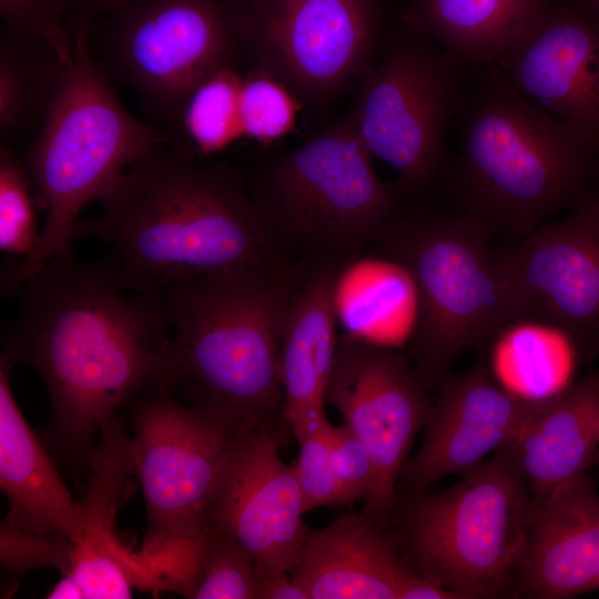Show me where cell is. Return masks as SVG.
<instances>
[{
    "mask_svg": "<svg viewBox=\"0 0 599 599\" xmlns=\"http://www.w3.org/2000/svg\"><path fill=\"white\" fill-rule=\"evenodd\" d=\"M19 293L0 357L43 378L51 417L40 437L55 461L79 477L120 408L170 382L173 341L164 296L126 290L109 256L83 262L72 246Z\"/></svg>",
    "mask_w": 599,
    "mask_h": 599,
    "instance_id": "6da1fadb",
    "label": "cell"
},
{
    "mask_svg": "<svg viewBox=\"0 0 599 599\" xmlns=\"http://www.w3.org/2000/svg\"><path fill=\"white\" fill-rule=\"evenodd\" d=\"M79 220L73 240L110 252L124 287L164 296L186 280L287 264L272 243L250 189L225 163L201 164L159 148L142 158Z\"/></svg>",
    "mask_w": 599,
    "mask_h": 599,
    "instance_id": "7a4b0ae2",
    "label": "cell"
},
{
    "mask_svg": "<svg viewBox=\"0 0 599 599\" xmlns=\"http://www.w3.org/2000/svg\"><path fill=\"white\" fill-rule=\"evenodd\" d=\"M302 274L254 267L179 282L164 295L173 341L169 387L237 438L285 440L280 359Z\"/></svg>",
    "mask_w": 599,
    "mask_h": 599,
    "instance_id": "3957f363",
    "label": "cell"
},
{
    "mask_svg": "<svg viewBox=\"0 0 599 599\" xmlns=\"http://www.w3.org/2000/svg\"><path fill=\"white\" fill-rule=\"evenodd\" d=\"M480 68L459 125L454 209L475 215L495 235L518 238L593 195L598 154L496 63Z\"/></svg>",
    "mask_w": 599,
    "mask_h": 599,
    "instance_id": "277c9868",
    "label": "cell"
},
{
    "mask_svg": "<svg viewBox=\"0 0 599 599\" xmlns=\"http://www.w3.org/2000/svg\"><path fill=\"white\" fill-rule=\"evenodd\" d=\"M91 27L73 32V55L58 94L23 165L44 212L37 247L7 265L2 291L19 292L53 256L72 246L82 210L100 201L132 164L161 146L166 136L138 120L110 85L93 57Z\"/></svg>",
    "mask_w": 599,
    "mask_h": 599,
    "instance_id": "5b68a950",
    "label": "cell"
},
{
    "mask_svg": "<svg viewBox=\"0 0 599 599\" xmlns=\"http://www.w3.org/2000/svg\"><path fill=\"white\" fill-rule=\"evenodd\" d=\"M494 236L483 221L457 209H400L370 241L414 285L417 308L405 353L428 392L463 354L517 322Z\"/></svg>",
    "mask_w": 599,
    "mask_h": 599,
    "instance_id": "8992f818",
    "label": "cell"
},
{
    "mask_svg": "<svg viewBox=\"0 0 599 599\" xmlns=\"http://www.w3.org/2000/svg\"><path fill=\"white\" fill-rule=\"evenodd\" d=\"M248 189L283 256L346 268L402 209L396 193L377 175L352 111L266 162Z\"/></svg>",
    "mask_w": 599,
    "mask_h": 599,
    "instance_id": "52a82bcc",
    "label": "cell"
},
{
    "mask_svg": "<svg viewBox=\"0 0 599 599\" xmlns=\"http://www.w3.org/2000/svg\"><path fill=\"white\" fill-rule=\"evenodd\" d=\"M532 500L499 450L451 486L396 494L388 525L407 566L460 599L510 598Z\"/></svg>",
    "mask_w": 599,
    "mask_h": 599,
    "instance_id": "ba28073f",
    "label": "cell"
},
{
    "mask_svg": "<svg viewBox=\"0 0 599 599\" xmlns=\"http://www.w3.org/2000/svg\"><path fill=\"white\" fill-rule=\"evenodd\" d=\"M123 408L146 510L138 556L161 585L176 583L200 559L210 508L244 439L183 403L166 386L139 394Z\"/></svg>",
    "mask_w": 599,
    "mask_h": 599,
    "instance_id": "9c48e42d",
    "label": "cell"
},
{
    "mask_svg": "<svg viewBox=\"0 0 599 599\" xmlns=\"http://www.w3.org/2000/svg\"><path fill=\"white\" fill-rule=\"evenodd\" d=\"M459 64L406 26L359 81L352 109L357 133L408 195L424 194L443 171L446 133L461 105Z\"/></svg>",
    "mask_w": 599,
    "mask_h": 599,
    "instance_id": "30bf717a",
    "label": "cell"
},
{
    "mask_svg": "<svg viewBox=\"0 0 599 599\" xmlns=\"http://www.w3.org/2000/svg\"><path fill=\"white\" fill-rule=\"evenodd\" d=\"M92 26L114 72L172 121L190 93L233 67L242 49L240 0H131Z\"/></svg>",
    "mask_w": 599,
    "mask_h": 599,
    "instance_id": "8fae6325",
    "label": "cell"
},
{
    "mask_svg": "<svg viewBox=\"0 0 599 599\" xmlns=\"http://www.w3.org/2000/svg\"><path fill=\"white\" fill-rule=\"evenodd\" d=\"M382 0H240L242 49L252 67L324 105L372 67Z\"/></svg>",
    "mask_w": 599,
    "mask_h": 599,
    "instance_id": "7c38bea8",
    "label": "cell"
},
{
    "mask_svg": "<svg viewBox=\"0 0 599 599\" xmlns=\"http://www.w3.org/2000/svg\"><path fill=\"white\" fill-rule=\"evenodd\" d=\"M495 261L517 321L559 333L578 361L599 357V196L559 221L495 244Z\"/></svg>",
    "mask_w": 599,
    "mask_h": 599,
    "instance_id": "4fadbf2b",
    "label": "cell"
},
{
    "mask_svg": "<svg viewBox=\"0 0 599 599\" xmlns=\"http://www.w3.org/2000/svg\"><path fill=\"white\" fill-rule=\"evenodd\" d=\"M325 404L367 447L375 483L363 511L387 526L400 471L432 404L428 390L405 352L349 334L338 337Z\"/></svg>",
    "mask_w": 599,
    "mask_h": 599,
    "instance_id": "5bb4252c",
    "label": "cell"
},
{
    "mask_svg": "<svg viewBox=\"0 0 599 599\" xmlns=\"http://www.w3.org/2000/svg\"><path fill=\"white\" fill-rule=\"evenodd\" d=\"M435 392L423 443L406 460L397 493L426 491L447 476L468 471L507 443L545 400L506 389L485 354L463 373L447 375Z\"/></svg>",
    "mask_w": 599,
    "mask_h": 599,
    "instance_id": "9a60e30c",
    "label": "cell"
},
{
    "mask_svg": "<svg viewBox=\"0 0 599 599\" xmlns=\"http://www.w3.org/2000/svg\"><path fill=\"white\" fill-rule=\"evenodd\" d=\"M528 99L569 124L599 154V14L548 2L496 62Z\"/></svg>",
    "mask_w": 599,
    "mask_h": 599,
    "instance_id": "2e32d148",
    "label": "cell"
},
{
    "mask_svg": "<svg viewBox=\"0 0 599 599\" xmlns=\"http://www.w3.org/2000/svg\"><path fill=\"white\" fill-rule=\"evenodd\" d=\"M282 444L264 433L237 445L210 508L207 532L230 536L258 566L292 572L309 528L295 467L278 454Z\"/></svg>",
    "mask_w": 599,
    "mask_h": 599,
    "instance_id": "e0dca14e",
    "label": "cell"
},
{
    "mask_svg": "<svg viewBox=\"0 0 599 599\" xmlns=\"http://www.w3.org/2000/svg\"><path fill=\"white\" fill-rule=\"evenodd\" d=\"M599 591V493L581 474L532 502L510 598L569 599Z\"/></svg>",
    "mask_w": 599,
    "mask_h": 599,
    "instance_id": "ac0fdd59",
    "label": "cell"
},
{
    "mask_svg": "<svg viewBox=\"0 0 599 599\" xmlns=\"http://www.w3.org/2000/svg\"><path fill=\"white\" fill-rule=\"evenodd\" d=\"M345 270L332 262L307 263L287 314L280 370L285 415L297 443L329 423L325 389L336 356L338 293Z\"/></svg>",
    "mask_w": 599,
    "mask_h": 599,
    "instance_id": "d6986e66",
    "label": "cell"
},
{
    "mask_svg": "<svg viewBox=\"0 0 599 599\" xmlns=\"http://www.w3.org/2000/svg\"><path fill=\"white\" fill-rule=\"evenodd\" d=\"M416 575L389 528L363 510L309 529L291 572L308 599H400Z\"/></svg>",
    "mask_w": 599,
    "mask_h": 599,
    "instance_id": "ffe728a7",
    "label": "cell"
},
{
    "mask_svg": "<svg viewBox=\"0 0 599 599\" xmlns=\"http://www.w3.org/2000/svg\"><path fill=\"white\" fill-rule=\"evenodd\" d=\"M12 368L0 357V487L9 501L3 522L74 542L83 525L82 502L72 497L54 457L21 413L10 385Z\"/></svg>",
    "mask_w": 599,
    "mask_h": 599,
    "instance_id": "44dd1931",
    "label": "cell"
},
{
    "mask_svg": "<svg viewBox=\"0 0 599 599\" xmlns=\"http://www.w3.org/2000/svg\"><path fill=\"white\" fill-rule=\"evenodd\" d=\"M599 445V370L546 398L501 451L525 481L532 502L588 473Z\"/></svg>",
    "mask_w": 599,
    "mask_h": 599,
    "instance_id": "7402d4cb",
    "label": "cell"
},
{
    "mask_svg": "<svg viewBox=\"0 0 599 599\" xmlns=\"http://www.w3.org/2000/svg\"><path fill=\"white\" fill-rule=\"evenodd\" d=\"M548 0H410L403 12L458 63H496L537 21Z\"/></svg>",
    "mask_w": 599,
    "mask_h": 599,
    "instance_id": "603a6c76",
    "label": "cell"
},
{
    "mask_svg": "<svg viewBox=\"0 0 599 599\" xmlns=\"http://www.w3.org/2000/svg\"><path fill=\"white\" fill-rule=\"evenodd\" d=\"M70 62V61H69ZM43 40L3 27L0 32L2 146L41 129L69 63Z\"/></svg>",
    "mask_w": 599,
    "mask_h": 599,
    "instance_id": "cb8c5ba5",
    "label": "cell"
},
{
    "mask_svg": "<svg viewBox=\"0 0 599 599\" xmlns=\"http://www.w3.org/2000/svg\"><path fill=\"white\" fill-rule=\"evenodd\" d=\"M242 80L233 67H225L204 79L187 97L179 121L200 154L217 153L244 138Z\"/></svg>",
    "mask_w": 599,
    "mask_h": 599,
    "instance_id": "d4e9b609",
    "label": "cell"
},
{
    "mask_svg": "<svg viewBox=\"0 0 599 599\" xmlns=\"http://www.w3.org/2000/svg\"><path fill=\"white\" fill-rule=\"evenodd\" d=\"M576 361L578 357L569 343L558 346L514 345L511 342L495 354L490 369L509 392L526 399L540 400L571 384L568 380Z\"/></svg>",
    "mask_w": 599,
    "mask_h": 599,
    "instance_id": "484cf974",
    "label": "cell"
},
{
    "mask_svg": "<svg viewBox=\"0 0 599 599\" xmlns=\"http://www.w3.org/2000/svg\"><path fill=\"white\" fill-rule=\"evenodd\" d=\"M301 98L271 73L253 68L243 75L240 98L244 138L268 146L297 131Z\"/></svg>",
    "mask_w": 599,
    "mask_h": 599,
    "instance_id": "4316f807",
    "label": "cell"
},
{
    "mask_svg": "<svg viewBox=\"0 0 599 599\" xmlns=\"http://www.w3.org/2000/svg\"><path fill=\"white\" fill-rule=\"evenodd\" d=\"M183 597L189 599H257L256 562L237 541L207 532V542Z\"/></svg>",
    "mask_w": 599,
    "mask_h": 599,
    "instance_id": "83f0119b",
    "label": "cell"
},
{
    "mask_svg": "<svg viewBox=\"0 0 599 599\" xmlns=\"http://www.w3.org/2000/svg\"><path fill=\"white\" fill-rule=\"evenodd\" d=\"M39 207L31 181L21 159L8 146L0 150V250L27 257L37 247L35 209Z\"/></svg>",
    "mask_w": 599,
    "mask_h": 599,
    "instance_id": "f1b7e54d",
    "label": "cell"
},
{
    "mask_svg": "<svg viewBox=\"0 0 599 599\" xmlns=\"http://www.w3.org/2000/svg\"><path fill=\"white\" fill-rule=\"evenodd\" d=\"M3 27L37 37L65 61L73 55L67 0H0Z\"/></svg>",
    "mask_w": 599,
    "mask_h": 599,
    "instance_id": "f546056e",
    "label": "cell"
},
{
    "mask_svg": "<svg viewBox=\"0 0 599 599\" xmlns=\"http://www.w3.org/2000/svg\"><path fill=\"white\" fill-rule=\"evenodd\" d=\"M331 425L327 423L298 443L300 455L294 467L306 512L318 507L345 506L332 459Z\"/></svg>",
    "mask_w": 599,
    "mask_h": 599,
    "instance_id": "4dcf8cb0",
    "label": "cell"
},
{
    "mask_svg": "<svg viewBox=\"0 0 599 599\" xmlns=\"http://www.w3.org/2000/svg\"><path fill=\"white\" fill-rule=\"evenodd\" d=\"M72 548L69 539L21 531L3 521L0 525V561L12 578L42 568L68 575Z\"/></svg>",
    "mask_w": 599,
    "mask_h": 599,
    "instance_id": "1f68e13d",
    "label": "cell"
},
{
    "mask_svg": "<svg viewBox=\"0 0 599 599\" xmlns=\"http://www.w3.org/2000/svg\"><path fill=\"white\" fill-rule=\"evenodd\" d=\"M329 444L344 505L365 499L375 483V468L367 447L344 423L331 425Z\"/></svg>",
    "mask_w": 599,
    "mask_h": 599,
    "instance_id": "d6a6232c",
    "label": "cell"
},
{
    "mask_svg": "<svg viewBox=\"0 0 599 599\" xmlns=\"http://www.w3.org/2000/svg\"><path fill=\"white\" fill-rule=\"evenodd\" d=\"M257 599H308L291 572L256 565Z\"/></svg>",
    "mask_w": 599,
    "mask_h": 599,
    "instance_id": "836d02e7",
    "label": "cell"
},
{
    "mask_svg": "<svg viewBox=\"0 0 599 599\" xmlns=\"http://www.w3.org/2000/svg\"><path fill=\"white\" fill-rule=\"evenodd\" d=\"M131 0H67L69 6V26L72 31L81 26L92 27L102 17H106Z\"/></svg>",
    "mask_w": 599,
    "mask_h": 599,
    "instance_id": "e575fe53",
    "label": "cell"
},
{
    "mask_svg": "<svg viewBox=\"0 0 599 599\" xmlns=\"http://www.w3.org/2000/svg\"><path fill=\"white\" fill-rule=\"evenodd\" d=\"M400 599H460L450 591L430 580L416 575L404 588Z\"/></svg>",
    "mask_w": 599,
    "mask_h": 599,
    "instance_id": "d590c367",
    "label": "cell"
},
{
    "mask_svg": "<svg viewBox=\"0 0 599 599\" xmlns=\"http://www.w3.org/2000/svg\"><path fill=\"white\" fill-rule=\"evenodd\" d=\"M60 581L49 591L50 599H82L84 595L77 580L70 575H62Z\"/></svg>",
    "mask_w": 599,
    "mask_h": 599,
    "instance_id": "8d00e7d4",
    "label": "cell"
},
{
    "mask_svg": "<svg viewBox=\"0 0 599 599\" xmlns=\"http://www.w3.org/2000/svg\"><path fill=\"white\" fill-rule=\"evenodd\" d=\"M599 14V0H576Z\"/></svg>",
    "mask_w": 599,
    "mask_h": 599,
    "instance_id": "74e56055",
    "label": "cell"
},
{
    "mask_svg": "<svg viewBox=\"0 0 599 599\" xmlns=\"http://www.w3.org/2000/svg\"><path fill=\"white\" fill-rule=\"evenodd\" d=\"M595 194L599 196V159L597 163V172H596V180H595Z\"/></svg>",
    "mask_w": 599,
    "mask_h": 599,
    "instance_id": "f35d334b",
    "label": "cell"
}]
</instances>
